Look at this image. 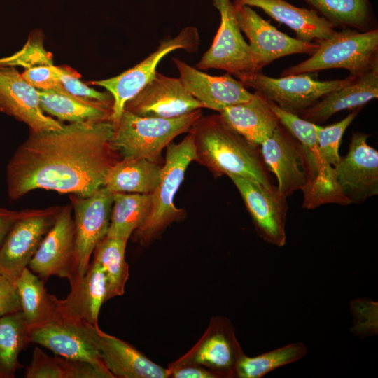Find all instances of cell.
Wrapping results in <instances>:
<instances>
[{"label":"cell","instance_id":"obj_1","mask_svg":"<svg viewBox=\"0 0 378 378\" xmlns=\"http://www.w3.org/2000/svg\"><path fill=\"white\" fill-rule=\"evenodd\" d=\"M111 120L64 125L30 132L6 167L7 192L16 200L36 189L88 197L103 187L121 156L113 144Z\"/></svg>","mask_w":378,"mask_h":378},{"label":"cell","instance_id":"obj_2","mask_svg":"<svg viewBox=\"0 0 378 378\" xmlns=\"http://www.w3.org/2000/svg\"><path fill=\"white\" fill-rule=\"evenodd\" d=\"M188 132L194 139L196 160L216 176L235 175L275 188L258 146L232 130L219 114L201 116Z\"/></svg>","mask_w":378,"mask_h":378},{"label":"cell","instance_id":"obj_3","mask_svg":"<svg viewBox=\"0 0 378 378\" xmlns=\"http://www.w3.org/2000/svg\"><path fill=\"white\" fill-rule=\"evenodd\" d=\"M202 108L172 118L143 117L124 110L114 124L113 144L121 158H139L161 164L162 151L181 134L189 132Z\"/></svg>","mask_w":378,"mask_h":378},{"label":"cell","instance_id":"obj_4","mask_svg":"<svg viewBox=\"0 0 378 378\" xmlns=\"http://www.w3.org/2000/svg\"><path fill=\"white\" fill-rule=\"evenodd\" d=\"M195 160V146L190 132L179 143H170L167 146L160 179L151 193L150 213L144 223L132 233L134 241L148 245L169 225L183 216L184 211L176 207L174 197L188 165Z\"/></svg>","mask_w":378,"mask_h":378},{"label":"cell","instance_id":"obj_5","mask_svg":"<svg viewBox=\"0 0 378 378\" xmlns=\"http://www.w3.org/2000/svg\"><path fill=\"white\" fill-rule=\"evenodd\" d=\"M318 49L307 59L283 71L282 76L344 69L359 75L378 62V29L362 31L344 28L316 41Z\"/></svg>","mask_w":378,"mask_h":378},{"label":"cell","instance_id":"obj_6","mask_svg":"<svg viewBox=\"0 0 378 378\" xmlns=\"http://www.w3.org/2000/svg\"><path fill=\"white\" fill-rule=\"evenodd\" d=\"M269 103L280 124L304 146L309 159L312 179L308 190L303 195L302 207L315 209L330 203L349 205L336 183L333 167L326 162L319 150L316 124L283 110L272 102Z\"/></svg>","mask_w":378,"mask_h":378},{"label":"cell","instance_id":"obj_7","mask_svg":"<svg viewBox=\"0 0 378 378\" xmlns=\"http://www.w3.org/2000/svg\"><path fill=\"white\" fill-rule=\"evenodd\" d=\"M245 85L261 93L283 110L299 115L320 98L338 90L351 79L318 80L309 74L269 77L259 71L235 74Z\"/></svg>","mask_w":378,"mask_h":378},{"label":"cell","instance_id":"obj_8","mask_svg":"<svg viewBox=\"0 0 378 378\" xmlns=\"http://www.w3.org/2000/svg\"><path fill=\"white\" fill-rule=\"evenodd\" d=\"M200 43L197 29L192 26L183 29L174 38L162 41L157 50L134 66L107 79L90 81V84L102 87L113 99L111 122L116 123L127 102L136 96L153 78L160 62L171 52L183 49L191 52Z\"/></svg>","mask_w":378,"mask_h":378},{"label":"cell","instance_id":"obj_9","mask_svg":"<svg viewBox=\"0 0 378 378\" xmlns=\"http://www.w3.org/2000/svg\"><path fill=\"white\" fill-rule=\"evenodd\" d=\"M260 146L263 161L276 178L278 191L286 198L298 190L304 194L312 172L304 146L281 124Z\"/></svg>","mask_w":378,"mask_h":378},{"label":"cell","instance_id":"obj_10","mask_svg":"<svg viewBox=\"0 0 378 378\" xmlns=\"http://www.w3.org/2000/svg\"><path fill=\"white\" fill-rule=\"evenodd\" d=\"M213 4L220 13V24L211 47L196 68L217 69L234 74L259 71L258 61L241 33L233 2L213 0Z\"/></svg>","mask_w":378,"mask_h":378},{"label":"cell","instance_id":"obj_11","mask_svg":"<svg viewBox=\"0 0 378 378\" xmlns=\"http://www.w3.org/2000/svg\"><path fill=\"white\" fill-rule=\"evenodd\" d=\"M62 206L24 210L0 248V272L15 279L36 252Z\"/></svg>","mask_w":378,"mask_h":378},{"label":"cell","instance_id":"obj_12","mask_svg":"<svg viewBox=\"0 0 378 378\" xmlns=\"http://www.w3.org/2000/svg\"><path fill=\"white\" fill-rule=\"evenodd\" d=\"M69 197L74 212L76 279L85 274L96 245L107 235L113 193L102 187L88 197Z\"/></svg>","mask_w":378,"mask_h":378},{"label":"cell","instance_id":"obj_13","mask_svg":"<svg viewBox=\"0 0 378 378\" xmlns=\"http://www.w3.org/2000/svg\"><path fill=\"white\" fill-rule=\"evenodd\" d=\"M369 136L354 133L348 153L333 167L336 183L349 204L378 194V152L367 143Z\"/></svg>","mask_w":378,"mask_h":378},{"label":"cell","instance_id":"obj_14","mask_svg":"<svg viewBox=\"0 0 378 378\" xmlns=\"http://www.w3.org/2000/svg\"><path fill=\"white\" fill-rule=\"evenodd\" d=\"M76 265L73 209L71 204H66L62 207L28 267L41 279L57 276L71 283L76 278Z\"/></svg>","mask_w":378,"mask_h":378},{"label":"cell","instance_id":"obj_15","mask_svg":"<svg viewBox=\"0 0 378 378\" xmlns=\"http://www.w3.org/2000/svg\"><path fill=\"white\" fill-rule=\"evenodd\" d=\"M244 354L227 318H214L197 344L169 369L184 365L207 367L218 377H236V367Z\"/></svg>","mask_w":378,"mask_h":378},{"label":"cell","instance_id":"obj_16","mask_svg":"<svg viewBox=\"0 0 378 378\" xmlns=\"http://www.w3.org/2000/svg\"><path fill=\"white\" fill-rule=\"evenodd\" d=\"M239 190L253 221L258 235L278 247L286 242V197L276 187L269 190L254 181L241 176H228Z\"/></svg>","mask_w":378,"mask_h":378},{"label":"cell","instance_id":"obj_17","mask_svg":"<svg viewBox=\"0 0 378 378\" xmlns=\"http://www.w3.org/2000/svg\"><path fill=\"white\" fill-rule=\"evenodd\" d=\"M239 27L249 41L260 69L279 57L293 54H314L316 42H304L279 31L251 6L234 4Z\"/></svg>","mask_w":378,"mask_h":378},{"label":"cell","instance_id":"obj_18","mask_svg":"<svg viewBox=\"0 0 378 378\" xmlns=\"http://www.w3.org/2000/svg\"><path fill=\"white\" fill-rule=\"evenodd\" d=\"M202 108L179 78L167 76L158 71L125 106V110L135 115L162 118L182 116Z\"/></svg>","mask_w":378,"mask_h":378},{"label":"cell","instance_id":"obj_19","mask_svg":"<svg viewBox=\"0 0 378 378\" xmlns=\"http://www.w3.org/2000/svg\"><path fill=\"white\" fill-rule=\"evenodd\" d=\"M0 111L24 122L32 132L59 130L64 125L45 114L38 90L15 66H0Z\"/></svg>","mask_w":378,"mask_h":378},{"label":"cell","instance_id":"obj_20","mask_svg":"<svg viewBox=\"0 0 378 378\" xmlns=\"http://www.w3.org/2000/svg\"><path fill=\"white\" fill-rule=\"evenodd\" d=\"M30 342L69 359L100 363L85 324L62 316L57 311L44 323L29 328Z\"/></svg>","mask_w":378,"mask_h":378},{"label":"cell","instance_id":"obj_21","mask_svg":"<svg viewBox=\"0 0 378 378\" xmlns=\"http://www.w3.org/2000/svg\"><path fill=\"white\" fill-rule=\"evenodd\" d=\"M107 370L118 378H166L167 369L153 363L133 346L108 335L98 326L85 323Z\"/></svg>","mask_w":378,"mask_h":378},{"label":"cell","instance_id":"obj_22","mask_svg":"<svg viewBox=\"0 0 378 378\" xmlns=\"http://www.w3.org/2000/svg\"><path fill=\"white\" fill-rule=\"evenodd\" d=\"M179 78L187 91L201 104L220 111L228 106L249 100L252 93L230 73L214 76L201 71L177 58L172 59Z\"/></svg>","mask_w":378,"mask_h":378},{"label":"cell","instance_id":"obj_23","mask_svg":"<svg viewBox=\"0 0 378 378\" xmlns=\"http://www.w3.org/2000/svg\"><path fill=\"white\" fill-rule=\"evenodd\" d=\"M350 76L346 84L328 93L298 115L317 124L339 111L362 107L378 97V62L359 75Z\"/></svg>","mask_w":378,"mask_h":378},{"label":"cell","instance_id":"obj_24","mask_svg":"<svg viewBox=\"0 0 378 378\" xmlns=\"http://www.w3.org/2000/svg\"><path fill=\"white\" fill-rule=\"evenodd\" d=\"M70 286L67 297L57 299V311L72 321L98 326L100 309L107 294L105 275L99 263L93 260L85 274Z\"/></svg>","mask_w":378,"mask_h":378},{"label":"cell","instance_id":"obj_25","mask_svg":"<svg viewBox=\"0 0 378 378\" xmlns=\"http://www.w3.org/2000/svg\"><path fill=\"white\" fill-rule=\"evenodd\" d=\"M223 121L251 144L260 146L280 125L268 100L259 92L246 102L219 111Z\"/></svg>","mask_w":378,"mask_h":378},{"label":"cell","instance_id":"obj_26","mask_svg":"<svg viewBox=\"0 0 378 378\" xmlns=\"http://www.w3.org/2000/svg\"><path fill=\"white\" fill-rule=\"evenodd\" d=\"M234 4L262 9L275 20L295 31L297 38L316 42L332 36L334 26L315 10L295 6L285 0H234Z\"/></svg>","mask_w":378,"mask_h":378},{"label":"cell","instance_id":"obj_27","mask_svg":"<svg viewBox=\"0 0 378 378\" xmlns=\"http://www.w3.org/2000/svg\"><path fill=\"white\" fill-rule=\"evenodd\" d=\"M160 163L139 158H122L108 170L103 187L113 193L151 194L162 171Z\"/></svg>","mask_w":378,"mask_h":378},{"label":"cell","instance_id":"obj_28","mask_svg":"<svg viewBox=\"0 0 378 378\" xmlns=\"http://www.w3.org/2000/svg\"><path fill=\"white\" fill-rule=\"evenodd\" d=\"M44 113L69 123L111 120L112 104L53 90H38Z\"/></svg>","mask_w":378,"mask_h":378},{"label":"cell","instance_id":"obj_29","mask_svg":"<svg viewBox=\"0 0 378 378\" xmlns=\"http://www.w3.org/2000/svg\"><path fill=\"white\" fill-rule=\"evenodd\" d=\"M21 312L29 328L48 321L55 313L57 298L49 294L44 281L25 267L15 279Z\"/></svg>","mask_w":378,"mask_h":378},{"label":"cell","instance_id":"obj_30","mask_svg":"<svg viewBox=\"0 0 378 378\" xmlns=\"http://www.w3.org/2000/svg\"><path fill=\"white\" fill-rule=\"evenodd\" d=\"M151 194L115 192L108 237L127 240L147 218Z\"/></svg>","mask_w":378,"mask_h":378},{"label":"cell","instance_id":"obj_31","mask_svg":"<svg viewBox=\"0 0 378 378\" xmlns=\"http://www.w3.org/2000/svg\"><path fill=\"white\" fill-rule=\"evenodd\" d=\"M127 240L105 236L93 251V260L102 267L106 282V301L122 295L129 277V266L125 261Z\"/></svg>","mask_w":378,"mask_h":378},{"label":"cell","instance_id":"obj_32","mask_svg":"<svg viewBox=\"0 0 378 378\" xmlns=\"http://www.w3.org/2000/svg\"><path fill=\"white\" fill-rule=\"evenodd\" d=\"M29 330L21 311L0 317V378H14L22 368L20 352L30 343Z\"/></svg>","mask_w":378,"mask_h":378},{"label":"cell","instance_id":"obj_33","mask_svg":"<svg viewBox=\"0 0 378 378\" xmlns=\"http://www.w3.org/2000/svg\"><path fill=\"white\" fill-rule=\"evenodd\" d=\"M334 27L365 31L372 26L374 14L369 0H304Z\"/></svg>","mask_w":378,"mask_h":378},{"label":"cell","instance_id":"obj_34","mask_svg":"<svg viewBox=\"0 0 378 378\" xmlns=\"http://www.w3.org/2000/svg\"><path fill=\"white\" fill-rule=\"evenodd\" d=\"M307 353L306 345L298 342L253 357L244 354L237 364L236 377L260 378L274 370L302 359Z\"/></svg>","mask_w":378,"mask_h":378},{"label":"cell","instance_id":"obj_35","mask_svg":"<svg viewBox=\"0 0 378 378\" xmlns=\"http://www.w3.org/2000/svg\"><path fill=\"white\" fill-rule=\"evenodd\" d=\"M361 107L354 108L347 116L334 124L322 127L316 124V137L319 150L326 162L334 167L340 160L339 148L342 136L358 114Z\"/></svg>","mask_w":378,"mask_h":378},{"label":"cell","instance_id":"obj_36","mask_svg":"<svg viewBox=\"0 0 378 378\" xmlns=\"http://www.w3.org/2000/svg\"><path fill=\"white\" fill-rule=\"evenodd\" d=\"M54 65L51 52L45 50L42 36L31 35L23 48L13 55L0 58V66H21L25 69L37 66Z\"/></svg>","mask_w":378,"mask_h":378},{"label":"cell","instance_id":"obj_37","mask_svg":"<svg viewBox=\"0 0 378 378\" xmlns=\"http://www.w3.org/2000/svg\"><path fill=\"white\" fill-rule=\"evenodd\" d=\"M52 68L57 73L64 90L69 94L81 98L97 100L112 104L113 99L108 92H99L80 80V75L74 69L66 66H55Z\"/></svg>","mask_w":378,"mask_h":378},{"label":"cell","instance_id":"obj_38","mask_svg":"<svg viewBox=\"0 0 378 378\" xmlns=\"http://www.w3.org/2000/svg\"><path fill=\"white\" fill-rule=\"evenodd\" d=\"M26 378H66L62 357H51L41 349H34L31 363L24 373Z\"/></svg>","mask_w":378,"mask_h":378},{"label":"cell","instance_id":"obj_39","mask_svg":"<svg viewBox=\"0 0 378 378\" xmlns=\"http://www.w3.org/2000/svg\"><path fill=\"white\" fill-rule=\"evenodd\" d=\"M52 66L43 65L27 69L22 73V76L38 90H53L68 93L61 84Z\"/></svg>","mask_w":378,"mask_h":378},{"label":"cell","instance_id":"obj_40","mask_svg":"<svg viewBox=\"0 0 378 378\" xmlns=\"http://www.w3.org/2000/svg\"><path fill=\"white\" fill-rule=\"evenodd\" d=\"M21 311L15 279L0 272V317Z\"/></svg>","mask_w":378,"mask_h":378},{"label":"cell","instance_id":"obj_41","mask_svg":"<svg viewBox=\"0 0 378 378\" xmlns=\"http://www.w3.org/2000/svg\"><path fill=\"white\" fill-rule=\"evenodd\" d=\"M169 377L174 378H216L218 376L211 370L199 365H184L167 369Z\"/></svg>","mask_w":378,"mask_h":378},{"label":"cell","instance_id":"obj_42","mask_svg":"<svg viewBox=\"0 0 378 378\" xmlns=\"http://www.w3.org/2000/svg\"><path fill=\"white\" fill-rule=\"evenodd\" d=\"M23 211L0 207V248L12 225L21 216Z\"/></svg>","mask_w":378,"mask_h":378}]
</instances>
